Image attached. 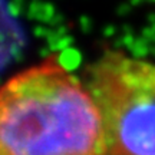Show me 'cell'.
<instances>
[{
  "label": "cell",
  "instance_id": "1",
  "mask_svg": "<svg viewBox=\"0 0 155 155\" xmlns=\"http://www.w3.org/2000/svg\"><path fill=\"white\" fill-rule=\"evenodd\" d=\"M0 155H105L92 96L56 58L0 86Z\"/></svg>",
  "mask_w": 155,
  "mask_h": 155
},
{
  "label": "cell",
  "instance_id": "2",
  "mask_svg": "<svg viewBox=\"0 0 155 155\" xmlns=\"http://www.w3.org/2000/svg\"><path fill=\"white\" fill-rule=\"evenodd\" d=\"M105 155H155V63L109 50L88 68Z\"/></svg>",
  "mask_w": 155,
  "mask_h": 155
}]
</instances>
